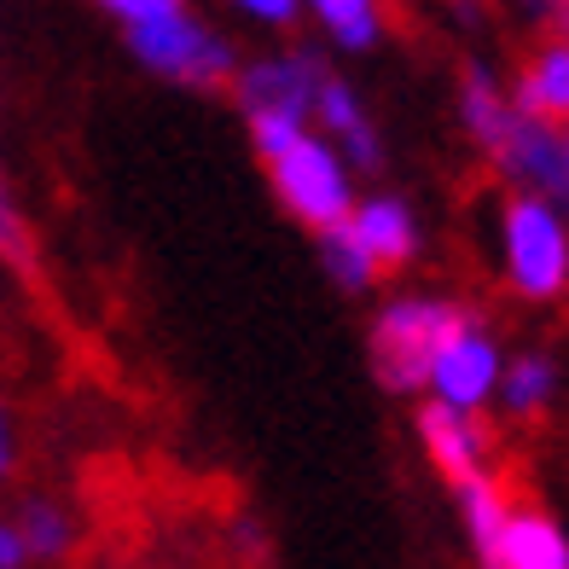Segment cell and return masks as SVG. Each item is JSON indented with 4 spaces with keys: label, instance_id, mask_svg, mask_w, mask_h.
I'll return each instance as SVG.
<instances>
[{
    "label": "cell",
    "instance_id": "cell-1",
    "mask_svg": "<svg viewBox=\"0 0 569 569\" xmlns=\"http://www.w3.org/2000/svg\"><path fill=\"white\" fill-rule=\"evenodd\" d=\"M471 315L459 308L453 297H425V291H407V297H390L372 315V331H367V360H372V378L383 383L390 396H425V372L436 349L448 343V331Z\"/></svg>",
    "mask_w": 569,
    "mask_h": 569
},
{
    "label": "cell",
    "instance_id": "cell-2",
    "mask_svg": "<svg viewBox=\"0 0 569 569\" xmlns=\"http://www.w3.org/2000/svg\"><path fill=\"white\" fill-rule=\"evenodd\" d=\"M500 273L523 302H558L569 291V216L558 203L529 192L500 203Z\"/></svg>",
    "mask_w": 569,
    "mask_h": 569
},
{
    "label": "cell",
    "instance_id": "cell-3",
    "mask_svg": "<svg viewBox=\"0 0 569 569\" xmlns=\"http://www.w3.org/2000/svg\"><path fill=\"white\" fill-rule=\"evenodd\" d=\"M122 41H128V53H134L140 70L163 76V82H180V88L210 93V88H232V76H239V47L216 23H203L192 7L134 23V30H122Z\"/></svg>",
    "mask_w": 569,
    "mask_h": 569
},
{
    "label": "cell",
    "instance_id": "cell-4",
    "mask_svg": "<svg viewBox=\"0 0 569 569\" xmlns=\"http://www.w3.org/2000/svg\"><path fill=\"white\" fill-rule=\"evenodd\" d=\"M268 187L279 198V210L291 221H302L308 232L343 227L349 210H355V198H360L355 169L343 163V151L331 140H320L315 128H308V134L284 151L279 163H268Z\"/></svg>",
    "mask_w": 569,
    "mask_h": 569
},
{
    "label": "cell",
    "instance_id": "cell-5",
    "mask_svg": "<svg viewBox=\"0 0 569 569\" xmlns=\"http://www.w3.org/2000/svg\"><path fill=\"white\" fill-rule=\"evenodd\" d=\"M477 151L495 163L500 180H511L517 192L547 198V203H558V210L569 216V151H563L558 122H535V117H523L511 106Z\"/></svg>",
    "mask_w": 569,
    "mask_h": 569
},
{
    "label": "cell",
    "instance_id": "cell-6",
    "mask_svg": "<svg viewBox=\"0 0 569 569\" xmlns=\"http://www.w3.org/2000/svg\"><path fill=\"white\" fill-rule=\"evenodd\" d=\"M500 372H506L500 338H495V331H488L477 315H465V320L448 331V343L436 349V360H430V372H425V401L482 419V407L495 401V390H500Z\"/></svg>",
    "mask_w": 569,
    "mask_h": 569
},
{
    "label": "cell",
    "instance_id": "cell-7",
    "mask_svg": "<svg viewBox=\"0 0 569 569\" xmlns=\"http://www.w3.org/2000/svg\"><path fill=\"white\" fill-rule=\"evenodd\" d=\"M326 59L315 47H284V53L250 59L232 76V93H239V111H291L315 122V93L326 82Z\"/></svg>",
    "mask_w": 569,
    "mask_h": 569
},
{
    "label": "cell",
    "instance_id": "cell-8",
    "mask_svg": "<svg viewBox=\"0 0 569 569\" xmlns=\"http://www.w3.org/2000/svg\"><path fill=\"white\" fill-rule=\"evenodd\" d=\"M343 227H349V239L367 250V262L378 273H396L425 250V227L412 216V203L396 198V192H360Z\"/></svg>",
    "mask_w": 569,
    "mask_h": 569
},
{
    "label": "cell",
    "instance_id": "cell-9",
    "mask_svg": "<svg viewBox=\"0 0 569 569\" xmlns=\"http://www.w3.org/2000/svg\"><path fill=\"white\" fill-rule=\"evenodd\" d=\"M412 430H419L425 459H430L448 482H465V477H482V471H488L495 436H488V425L471 419V412H453V407L425 401V407H419V419H412Z\"/></svg>",
    "mask_w": 569,
    "mask_h": 569
},
{
    "label": "cell",
    "instance_id": "cell-10",
    "mask_svg": "<svg viewBox=\"0 0 569 569\" xmlns=\"http://www.w3.org/2000/svg\"><path fill=\"white\" fill-rule=\"evenodd\" d=\"M315 134L338 146V151H343V163H349L355 174L383 163L378 122H372V111H367V99H360L338 70H331L326 82H320V93H315Z\"/></svg>",
    "mask_w": 569,
    "mask_h": 569
},
{
    "label": "cell",
    "instance_id": "cell-11",
    "mask_svg": "<svg viewBox=\"0 0 569 569\" xmlns=\"http://www.w3.org/2000/svg\"><path fill=\"white\" fill-rule=\"evenodd\" d=\"M482 569H569V535L552 523L547 511L517 506L506 517L495 552L482 558Z\"/></svg>",
    "mask_w": 569,
    "mask_h": 569
},
{
    "label": "cell",
    "instance_id": "cell-12",
    "mask_svg": "<svg viewBox=\"0 0 569 569\" xmlns=\"http://www.w3.org/2000/svg\"><path fill=\"white\" fill-rule=\"evenodd\" d=\"M511 106L535 117V122H563L569 117V41H547L540 53L523 64V76H517Z\"/></svg>",
    "mask_w": 569,
    "mask_h": 569
},
{
    "label": "cell",
    "instance_id": "cell-13",
    "mask_svg": "<svg viewBox=\"0 0 569 569\" xmlns=\"http://www.w3.org/2000/svg\"><path fill=\"white\" fill-rule=\"evenodd\" d=\"M297 7L338 53H372L383 41V0H297Z\"/></svg>",
    "mask_w": 569,
    "mask_h": 569
},
{
    "label": "cell",
    "instance_id": "cell-14",
    "mask_svg": "<svg viewBox=\"0 0 569 569\" xmlns=\"http://www.w3.org/2000/svg\"><path fill=\"white\" fill-rule=\"evenodd\" d=\"M495 401L511 412V419H540V412L558 401V360L547 349L506 355V372H500Z\"/></svg>",
    "mask_w": 569,
    "mask_h": 569
},
{
    "label": "cell",
    "instance_id": "cell-15",
    "mask_svg": "<svg viewBox=\"0 0 569 569\" xmlns=\"http://www.w3.org/2000/svg\"><path fill=\"white\" fill-rule=\"evenodd\" d=\"M453 500H459V523H465V540H471V552H477V563H482L488 552H495V540H500L506 517H511L517 506H511L506 482H500L495 471L453 482Z\"/></svg>",
    "mask_w": 569,
    "mask_h": 569
},
{
    "label": "cell",
    "instance_id": "cell-16",
    "mask_svg": "<svg viewBox=\"0 0 569 569\" xmlns=\"http://www.w3.org/2000/svg\"><path fill=\"white\" fill-rule=\"evenodd\" d=\"M12 523L23 535V552L30 563H64L76 552V517L59 506V500H23L12 511Z\"/></svg>",
    "mask_w": 569,
    "mask_h": 569
},
{
    "label": "cell",
    "instance_id": "cell-17",
    "mask_svg": "<svg viewBox=\"0 0 569 569\" xmlns=\"http://www.w3.org/2000/svg\"><path fill=\"white\" fill-rule=\"evenodd\" d=\"M315 250H320V268H326V279L338 284V291L360 297V291H372V284H378V268L367 262V250L349 239V227L315 232Z\"/></svg>",
    "mask_w": 569,
    "mask_h": 569
},
{
    "label": "cell",
    "instance_id": "cell-18",
    "mask_svg": "<svg viewBox=\"0 0 569 569\" xmlns=\"http://www.w3.org/2000/svg\"><path fill=\"white\" fill-rule=\"evenodd\" d=\"M308 117H291V111H244V134H250V146H256V158L262 163H279L284 151H291L302 134H308Z\"/></svg>",
    "mask_w": 569,
    "mask_h": 569
},
{
    "label": "cell",
    "instance_id": "cell-19",
    "mask_svg": "<svg viewBox=\"0 0 569 569\" xmlns=\"http://www.w3.org/2000/svg\"><path fill=\"white\" fill-rule=\"evenodd\" d=\"M0 262L30 268V221H23L18 198H12V187H7V174H0Z\"/></svg>",
    "mask_w": 569,
    "mask_h": 569
},
{
    "label": "cell",
    "instance_id": "cell-20",
    "mask_svg": "<svg viewBox=\"0 0 569 569\" xmlns=\"http://www.w3.org/2000/svg\"><path fill=\"white\" fill-rule=\"evenodd\" d=\"M106 18H117L122 30H134V23H151V18H169V12H180L187 0H93Z\"/></svg>",
    "mask_w": 569,
    "mask_h": 569
},
{
    "label": "cell",
    "instance_id": "cell-21",
    "mask_svg": "<svg viewBox=\"0 0 569 569\" xmlns=\"http://www.w3.org/2000/svg\"><path fill=\"white\" fill-rule=\"evenodd\" d=\"M221 7H232V12L250 18V23H262V30H291V23L302 18L297 0H221Z\"/></svg>",
    "mask_w": 569,
    "mask_h": 569
},
{
    "label": "cell",
    "instance_id": "cell-22",
    "mask_svg": "<svg viewBox=\"0 0 569 569\" xmlns=\"http://www.w3.org/2000/svg\"><path fill=\"white\" fill-rule=\"evenodd\" d=\"M0 569H30V552H23V535L12 517H0Z\"/></svg>",
    "mask_w": 569,
    "mask_h": 569
},
{
    "label": "cell",
    "instance_id": "cell-23",
    "mask_svg": "<svg viewBox=\"0 0 569 569\" xmlns=\"http://www.w3.org/2000/svg\"><path fill=\"white\" fill-rule=\"evenodd\" d=\"M12 465H18V430H12L7 401H0V477H12Z\"/></svg>",
    "mask_w": 569,
    "mask_h": 569
},
{
    "label": "cell",
    "instance_id": "cell-24",
    "mask_svg": "<svg viewBox=\"0 0 569 569\" xmlns=\"http://www.w3.org/2000/svg\"><path fill=\"white\" fill-rule=\"evenodd\" d=\"M523 18H535V23H552V12H558V0H511Z\"/></svg>",
    "mask_w": 569,
    "mask_h": 569
},
{
    "label": "cell",
    "instance_id": "cell-25",
    "mask_svg": "<svg viewBox=\"0 0 569 569\" xmlns=\"http://www.w3.org/2000/svg\"><path fill=\"white\" fill-rule=\"evenodd\" d=\"M552 30H558V41H569V0H558V12H552Z\"/></svg>",
    "mask_w": 569,
    "mask_h": 569
},
{
    "label": "cell",
    "instance_id": "cell-26",
    "mask_svg": "<svg viewBox=\"0 0 569 569\" xmlns=\"http://www.w3.org/2000/svg\"><path fill=\"white\" fill-rule=\"evenodd\" d=\"M558 134H563V151H569V117H563V122H558Z\"/></svg>",
    "mask_w": 569,
    "mask_h": 569
}]
</instances>
